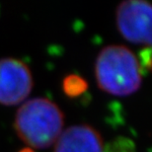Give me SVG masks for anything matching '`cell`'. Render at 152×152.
Instances as JSON below:
<instances>
[{
	"instance_id": "8992f818",
	"label": "cell",
	"mask_w": 152,
	"mask_h": 152,
	"mask_svg": "<svg viewBox=\"0 0 152 152\" xmlns=\"http://www.w3.org/2000/svg\"><path fill=\"white\" fill-rule=\"evenodd\" d=\"M62 91L69 98L81 96L88 89V83L83 77L77 74H69L62 80Z\"/></svg>"
},
{
	"instance_id": "9c48e42d",
	"label": "cell",
	"mask_w": 152,
	"mask_h": 152,
	"mask_svg": "<svg viewBox=\"0 0 152 152\" xmlns=\"http://www.w3.org/2000/svg\"><path fill=\"white\" fill-rule=\"evenodd\" d=\"M19 152H35V151L30 147H25V148H23V149H21Z\"/></svg>"
},
{
	"instance_id": "ba28073f",
	"label": "cell",
	"mask_w": 152,
	"mask_h": 152,
	"mask_svg": "<svg viewBox=\"0 0 152 152\" xmlns=\"http://www.w3.org/2000/svg\"><path fill=\"white\" fill-rule=\"evenodd\" d=\"M151 50L150 47H147L143 48L140 53H139V58H137L139 67H140V71L143 70L149 71L151 67Z\"/></svg>"
},
{
	"instance_id": "7a4b0ae2",
	"label": "cell",
	"mask_w": 152,
	"mask_h": 152,
	"mask_svg": "<svg viewBox=\"0 0 152 152\" xmlns=\"http://www.w3.org/2000/svg\"><path fill=\"white\" fill-rule=\"evenodd\" d=\"M95 76L100 89L118 97L132 95L141 86L137 57L124 45H108L100 50Z\"/></svg>"
},
{
	"instance_id": "277c9868",
	"label": "cell",
	"mask_w": 152,
	"mask_h": 152,
	"mask_svg": "<svg viewBox=\"0 0 152 152\" xmlns=\"http://www.w3.org/2000/svg\"><path fill=\"white\" fill-rule=\"evenodd\" d=\"M31 69L25 62L14 57L0 58V104L18 105L33 89Z\"/></svg>"
},
{
	"instance_id": "52a82bcc",
	"label": "cell",
	"mask_w": 152,
	"mask_h": 152,
	"mask_svg": "<svg viewBox=\"0 0 152 152\" xmlns=\"http://www.w3.org/2000/svg\"><path fill=\"white\" fill-rule=\"evenodd\" d=\"M103 152H136V146L129 138L118 136L108 142L104 146Z\"/></svg>"
},
{
	"instance_id": "3957f363",
	"label": "cell",
	"mask_w": 152,
	"mask_h": 152,
	"mask_svg": "<svg viewBox=\"0 0 152 152\" xmlns=\"http://www.w3.org/2000/svg\"><path fill=\"white\" fill-rule=\"evenodd\" d=\"M152 8L145 0H126L118 6L115 23L124 39L135 45H151Z\"/></svg>"
},
{
	"instance_id": "5b68a950",
	"label": "cell",
	"mask_w": 152,
	"mask_h": 152,
	"mask_svg": "<svg viewBox=\"0 0 152 152\" xmlns=\"http://www.w3.org/2000/svg\"><path fill=\"white\" fill-rule=\"evenodd\" d=\"M100 132L87 124L71 126L62 130L54 142L53 152H103Z\"/></svg>"
},
{
	"instance_id": "6da1fadb",
	"label": "cell",
	"mask_w": 152,
	"mask_h": 152,
	"mask_svg": "<svg viewBox=\"0 0 152 152\" xmlns=\"http://www.w3.org/2000/svg\"><path fill=\"white\" fill-rule=\"evenodd\" d=\"M64 115L47 98H34L18 109L14 118L17 135L30 148L44 149L54 144L62 132Z\"/></svg>"
}]
</instances>
